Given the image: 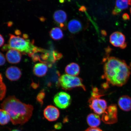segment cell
Instances as JSON below:
<instances>
[{
    "instance_id": "obj_19",
    "label": "cell",
    "mask_w": 131,
    "mask_h": 131,
    "mask_svg": "<svg viewBox=\"0 0 131 131\" xmlns=\"http://www.w3.org/2000/svg\"><path fill=\"white\" fill-rule=\"evenodd\" d=\"M51 37L54 40H58L63 38V34L61 29L54 27L52 29L50 32Z\"/></svg>"
},
{
    "instance_id": "obj_22",
    "label": "cell",
    "mask_w": 131,
    "mask_h": 131,
    "mask_svg": "<svg viewBox=\"0 0 131 131\" xmlns=\"http://www.w3.org/2000/svg\"><path fill=\"white\" fill-rule=\"evenodd\" d=\"M45 93L43 91H41L39 93L37 97V100L41 104H43V100L45 97Z\"/></svg>"
},
{
    "instance_id": "obj_24",
    "label": "cell",
    "mask_w": 131,
    "mask_h": 131,
    "mask_svg": "<svg viewBox=\"0 0 131 131\" xmlns=\"http://www.w3.org/2000/svg\"><path fill=\"white\" fill-rule=\"evenodd\" d=\"M85 131H103L100 128L97 127H90Z\"/></svg>"
},
{
    "instance_id": "obj_8",
    "label": "cell",
    "mask_w": 131,
    "mask_h": 131,
    "mask_svg": "<svg viewBox=\"0 0 131 131\" xmlns=\"http://www.w3.org/2000/svg\"><path fill=\"white\" fill-rule=\"evenodd\" d=\"M110 42L114 46L121 49H125L127 46L125 36L120 32L113 33L110 37Z\"/></svg>"
},
{
    "instance_id": "obj_11",
    "label": "cell",
    "mask_w": 131,
    "mask_h": 131,
    "mask_svg": "<svg viewBox=\"0 0 131 131\" xmlns=\"http://www.w3.org/2000/svg\"><path fill=\"white\" fill-rule=\"evenodd\" d=\"M21 52L15 49H10L6 54V60L9 63L16 64L19 63L21 59Z\"/></svg>"
},
{
    "instance_id": "obj_13",
    "label": "cell",
    "mask_w": 131,
    "mask_h": 131,
    "mask_svg": "<svg viewBox=\"0 0 131 131\" xmlns=\"http://www.w3.org/2000/svg\"><path fill=\"white\" fill-rule=\"evenodd\" d=\"M22 75L21 70L18 67L11 66L8 68L6 72V75L8 79L12 81H17Z\"/></svg>"
},
{
    "instance_id": "obj_20",
    "label": "cell",
    "mask_w": 131,
    "mask_h": 131,
    "mask_svg": "<svg viewBox=\"0 0 131 131\" xmlns=\"http://www.w3.org/2000/svg\"><path fill=\"white\" fill-rule=\"evenodd\" d=\"M10 121V116L7 111L4 109H0V124L6 125Z\"/></svg>"
},
{
    "instance_id": "obj_32",
    "label": "cell",
    "mask_w": 131,
    "mask_h": 131,
    "mask_svg": "<svg viewBox=\"0 0 131 131\" xmlns=\"http://www.w3.org/2000/svg\"></svg>"
},
{
    "instance_id": "obj_10",
    "label": "cell",
    "mask_w": 131,
    "mask_h": 131,
    "mask_svg": "<svg viewBox=\"0 0 131 131\" xmlns=\"http://www.w3.org/2000/svg\"><path fill=\"white\" fill-rule=\"evenodd\" d=\"M53 17L55 22L60 28L66 29L67 15L64 11L61 10L56 11L54 14Z\"/></svg>"
},
{
    "instance_id": "obj_7",
    "label": "cell",
    "mask_w": 131,
    "mask_h": 131,
    "mask_svg": "<svg viewBox=\"0 0 131 131\" xmlns=\"http://www.w3.org/2000/svg\"><path fill=\"white\" fill-rule=\"evenodd\" d=\"M53 101L56 106L60 108L66 109L71 104V96L68 93L60 92L54 96Z\"/></svg>"
},
{
    "instance_id": "obj_26",
    "label": "cell",
    "mask_w": 131,
    "mask_h": 131,
    "mask_svg": "<svg viewBox=\"0 0 131 131\" xmlns=\"http://www.w3.org/2000/svg\"><path fill=\"white\" fill-rule=\"evenodd\" d=\"M122 17L123 19L125 20H129L130 19V16L129 15L126 13H125L123 15Z\"/></svg>"
},
{
    "instance_id": "obj_16",
    "label": "cell",
    "mask_w": 131,
    "mask_h": 131,
    "mask_svg": "<svg viewBox=\"0 0 131 131\" xmlns=\"http://www.w3.org/2000/svg\"><path fill=\"white\" fill-rule=\"evenodd\" d=\"M82 27L81 22L77 19H72L70 21L68 24V30L72 34L78 33L82 30Z\"/></svg>"
},
{
    "instance_id": "obj_9",
    "label": "cell",
    "mask_w": 131,
    "mask_h": 131,
    "mask_svg": "<svg viewBox=\"0 0 131 131\" xmlns=\"http://www.w3.org/2000/svg\"><path fill=\"white\" fill-rule=\"evenodd\" d=\"M44 117L50 122H53L59 118L60 115L59 111L55 106L49 105L44 110Z\"/></svg>"
},
{
    "instance_id": "obj_3",
    "label": "cell",
    "mask_w": 131,
    "mask_h": 131,
    "mask_svg": "<svg viewBox=\"0 0 131 131\" xmlns=\"http://www.w3.org/2000/svg\"><path fill=\"white\" fill-rule=\"evenodd\" d=\"M23 36V37H22L10 34L8 45H5L2 48V50L14 49L25 54L31 53L36 47L34 45V42L27 39L28 37L27 35L24 34Z\"/></svg>"
},
{
    "instance_id": "obj_17",
    "label": "cell",
    "mask_w": 131,
    "mask_h": 131,
    "mask_svg": "<svg viewBox=\"0 0 131 131\" xmlns=\"http://www.w3.org/2000/svg\"><path fill=\"white\" fill-rule=\"evenodd\" d=\"M80 67L78 64L70 63L66 67L65 71L67 74L73 76H77L80 73Z\"/></svg>"
},
{
    "instance_id": "obj_4",
    "label": "cell",
    "mask_w": 131,
    "mask_h": 131,
    "mask_svg": "<svg viewBox=\"0 0 131 131\" xmlns=\"http://www.w3.org/2000/svg\"><path fill=\"white\" fill-rule=\"evenodd\" d=\"M59 83L63 89L69 90L76 88H81L86 91L85 87L83 84L82 79L76 76L64 74L60 76Z\"/></svg>"
},
{
    "instance_id": "obj_5",
    "label": "cell",
    "mask_w": 131,
    "mask_h": 131,
    "mask_svg": "<svg viewBox=\"0 0 131 131\" xmlns=\"http://www.w3.org/2000/svg\"><path fill=\"white\" fill-rule=\"evenodd\" d=\"M100 98L91 97L88 101L90 108L95 113L98 115L104 114L107 109L106 101Z\"/></svg>"
},
{
    "instance_id": "obj_12",
    "label": "cell",
    "mask_w": 131,
    "mask_h": 131,
    "mask_svg": "<svg viewBox=\"0 0 131 131\" xmlns=\"http://www.w3.org/2000/svg\"><path fill=\"white\" fill-rule=\"evenodd\" d=\"M131 5V0H116L115 6L112 12L114 15L120 14L124 10L127 9Z\"/></svg>"
},
{
    "instance_id": "obj_15",
    "label": "cell",
    "mask_w": 131,
    "mask_h": 131,
    "mask_svg": "<svg viewBox=\"0 0 131 131\" xmlns=\"http://www.w3.org/2000/svg\"><path fill=\"white\" fill-rule=\"evenodd\" d=\"M48 69L46 64L43 63H39L34 65L33 71L36 76L41 77L46 74Z\"/></svg>"
},
{
    "instance_id": "obj_1",
    "label": "cell",
    "mask_w": 131,
    "mask_h": 131,
    "mask_svg": "<svg viewBox=\"0 0 131 131\" xmlns=\"http://www.w3.org/2000/svg\"><path fill=\"white\" fill-rule=\"evenodd\" d=\"M104 78L113 85L122 86L129 80L131 69L124 60L111 57L107 59L104 67Z\"/></svg>"
},
{
    "instance_id": "obj_18",
    "label": "cell",
    "mask_w": 131,
    "mask_h": 131,
    "mask_svg": "<svg viewBox=\"0 0 131 131\" xmlns=\"http://www.w3.org/2000/svg\"><path fill=\"white\" fill-rule=\"evenodd\" d=\"M87 122L88 125L91 127H96L100 125L101 119L98 115L95 114H91L87 117Z\"/></svg>"
},
{
    "instance_id": "obj_31",
    "label": "cell",
    "mask_w": 131,
    "mask_h": 131,
    "mask_svg": "<svg viewBox=\"0 0 131 131\" xmlns=\"http://www.w3.org/2000/svg\"><path fill=\"white\" fill-rule=\"evenodd\" d=\"M28 1H30V0H28Z\"/></svg>"
},
{
    "instance_id": "obj_23",
    "label": "cell",
    "mask_w": 131,
    "mask_h": 131,
    "mask_svg": "<svg viewBox=\"0 0 131 131\" xmlns=\"http://www.w3.org/2000/svg\"><path fill=\"white\" fill-rule=\"evenodd\" d=\"M6 60L4 56L0 52V66H2L6 63Z\"/></svg>"
},
{
    "instance_id": "obj_30",
    "label": "cell",
    "mask_w": 131,
    "mask_h": 131,
    "mask_svg": "<svg viewBox=\"0 0 131 131\" xmlns=\"http://www.w3.org/2000/svg\"><path fill=\"white\" fill-rule=\"evenodd\" d=\"M130 14H131V7L130 8Z\"/></svg>"
},
{
    "instance_id": "obj_21",
    "label": "cell",
    "mask_w": 131,
    "mask_h": 131,
    "mask_svg": "<svg viewBox=\"0 0 131 131\" xmlns=\"http://www.w3.org/2000/svg\"><path fill=\"white\" fill-rule=\"evenodd\" d=\"M6 88L3 81L2 75L0 73V101L2 100L6 95Z\"/></svg>"
},
{
    "instance_id": "obj_28",
    "label": "cell",
    "mask_w": 131,
    "mask_h": 131,
    "mask_svg": "<svg viewBox=\"0 0 131 131\" xmlns=\"http://www.w3.org/2000/svg\"><path fill=\"white\" fill-rule=\"evenodd\" d=\"M11 131H20V130H18V129H14V130H13Z\"/></svg>"
},
{
    "instance_id": "obj_6",
    "label": "cell",
    "mask_w": 131,
    "mask_h": 131,
    "mask_svg": "<svg viewBox=\"0 0 131 131\" xmlns=\"http://www.w3.org/2000/svg\"><path fill=\"white\" fill-rule=\"evenodd\" d=\"M102 120L106 124H114L117 122V110L116 104H111L109 106L103 114Z\"/></svg>"
},
{
    "instance_id": "obj_2",
    "label": "cell",
    "mask_w": 131,
    "mask_h": 131,
    "mask_svg": "<svg viewBox=\"0 0 131 131\" xmlns=\"http://www.w3.org/2000/svg\"><path fill=\"white\" fill-rule=\"evenodd\" d=\"M1 106L9 114L11 122L14 125H22L28 122L34 110L32 105L22 103L14 96L6 98Z\"/></svg>"
},
{
    "instance_id": "obj_29",
    "label": "cell",
    "mask_w": 131,
    "mask_h": 131,
    "mask_svg": "<svg viewBox=\"0 0 131 131\" xmlns=\"http://www.w3.org/2000/svg\"><path fill=\"white\" fill-rule=\"evenodd\" d=\"M60 3H63L64 2V0H60Z\"/></svg>"
},
{
    "instance_id": "obj_27",
    "label": "cell",
    "mask_w": 131,
    "mask_h": 131,
    "mask_svg": "<svg viewBox=\"0 0 131 131\" xmlns=\"http://www.w3.org/2000/svg\"><path fill=\"white\" fill-rule=\"evenodd\" d=\"M80 10L81 11H84L86 9V8L84 7V6H82V7L81 8H80Z\"/></svg>"
},
{
    "instance_id": "obj_25",
    "label": "cell",
    "mask_w": 131,
    "mask_h": 131,
    "mask_svg": "<svg viewBox=\"0 0 131 131\" xmlns=\"http://www.w3.org/2000/svg\"><path fill=\"white\" fill-rule=\"evenodd\" d=\"M4 42V40L2 35L0 34V47L3 46Z\"/></svg>"
},
{
    "instance_id": "obj_14",
    "label": "cell",
    "mask_w": 131,
    "mask_h": 131,
    "mask_svg": "<svg viewBox=\"0 0 131 131\" xmlns=\"http://www.w3.org/2000/svg\"><path fill=\"white\" fill-rule=\"evenodd\" d=\"M120 108L125 111L131 110V97L128 95H123L119 98L118 102Z\"/></svg>"
}]
</instances>
